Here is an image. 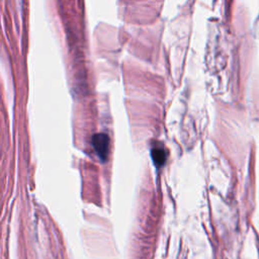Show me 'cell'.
Instances as JSON below:
<instances>
[{
	"label": "cell",
	"mask_w": 259,
	"mask_h": 259,
	"mask_svg": "<svg viewBox=\"0 0 259 259\" xmlns=\"http://www.w3.org/2000/svg\"><path fill=\"white\" fill-rule=\"evenodd\" d=\"M92 145L98 157L104 161L108 156L109 139L105 134H95L92 138Z\"/></svg>",
	"instance_id": "cell-1"
},
{
	"label": "cell",
	"mask_w": 259,
	"mask_h": 259,
	"mask_svg": "<svg viewBox=\"0 0 259 259\" xmlns=\"http://www.w3.org/2000/svg\"><path fill=\"white\" fill-rule=\"evenodd\" d=\"M153 159L157 165H161L165 161V152L162 149H153Z\"/></svg>",
	"instance_id": "cell-2"
}]
</instances>
